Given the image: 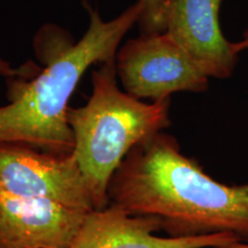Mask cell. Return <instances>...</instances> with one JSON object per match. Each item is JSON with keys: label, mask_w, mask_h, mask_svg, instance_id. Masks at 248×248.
<instances>
[{"label": "cell", "mask_w": 248, "mask_h": 248, "mask_svg": "<svg viewBox=\"0 0 248 248\" xmlns=\"http://www.w3.org/2000/svg\"><path fill=\"white\" fill-rule=\"evenodd\" d=\"M142 12L139 17L138 26L141 33L161 32L160 14L163 0H140Z\"/></svg>", "instance_id": "obj_9"}, {"label": "cell", "mask_w": 248, "mask_h": 248, "mask_svg": "<svg viewBox=\"0 0 248 248\" xmlns=\"http://www.w3.org/2000/svg\"><path fill=\"white\" fill-rule=\"evenodd\" d=\"M88 212L0 191V248H70Z\"/></svg>", "instance_id": "obj_7"}, {"label": "cell", "mask_w": 248, "mask_h": 248, "mask_svg": "<svg viewBox=\"0 0 248 248\" xmlns=\"http://www.w3.org/2000/svg\"><path fill=\"white\" fill-rule=\"evenodd\" d=\"M92 93L84 106L70 107L68 123L75 155L95 209L109 204L114 172L133 147L170 125V98L144 102L117 84L115 61L92 71Z\"/></svg>", "instance_id": "obj_3"}, {"label": "cell", "mask_w": 248, "mask_h": 248, "mask_svg": "<svg viewBox=\"0 0 248 248\" xmlns=\"http://www.w3.org/2000/svg\"><path fill=\"white\" fill-rule=\"evenodd\" d=\"M18 73H20V68H18V69H15V68L12 67L7 61L2 60V59L0 58V75L5 76L6 78H9V77L16 76Z\"/></svg>", "instance_id": "obj_10"}, {"label": "cell", "mask_w": 248, "mask_h": 248, "mask_svg": "<svg viewBox=\"0 0 248 248\" xmlns=\"http://www.w3.org/2000/svg\"><path fill=\"white\" fill-rule=\"evenodd\" d=\"M241 44H243V47L244 49L248 48V27L246 28V30L244 31V38L243 40H240Z\"/></svg>", "instance_id": "obj_12"}, {"label": "cell", "mask_w": 248, "mask_h": 248, "mask_svg": "<svg viewBox=\"0 0 248 248\" xmlns=\"http://www.w3.org/2000/svg\"><path fill=\"white\" fill-rule=\"evenodd\" d=\"M89 24L78 42L40 51L45 68L7 78L8 102L0 106V141L21 142L47 153L70 155L75 147L68 123L69 100L93 64L115 61L123 38L138 23L140 0L109 21L86 2Z\"/></svg>", "instance_id": "obj_2"}, {"label": "cell", "mask_w": 248, "mask_h": 248, "mask_svg": "<svg viewBox=\"0 0 248 248\" xmlns=\"http://www.w3.org/2000/svg\"><path fill=\"white\" fill-rule=\"evenodd\" d=\"M117 77L124 91L137 99H169L177 92H204L209 77L167 32L141 33L116 53Z\"/></svg>", "instance_id": "obj_4"}, {"label": "cell", "mask_w": 248, "mask_h": 248, "mask_svg": "<svg viewBox=\"0 0 248 248\" xmlns=\"http://www.w3.org/2000/svg\"><path fill=\"white\" fill-rule=\"evenodd\" d=\"M108 198L130 215L156 218L168 237L232 233L248 240V184L215 181L163 131L126 155Z\"/></svg>", "instance_id": "obj_1"}, {"label": "cell", "mask_w": 248, "mask_h": 248, "mask_svg": "<svg viewBox=\"0 0 248 248\" xmlns=\"http://www.w3.org/2000/svg\"><path fill=\"white\" fill-rule=\"evenodd\" d=\"M0 191L95 210L75 155H55L21 142L0 141Z\"/></svg>", "instance_id": "obj_5"}, {"label": "cell", "mask_w": 248, "mask_h": 248, "mask_svg": "<svg viewBox=\"0 0 248 248\" xmlns=\"http://www.w3.org/2000/svg\"><path fill=\"white\" fill-rule=\"evenodd\" d=\"M160 223L151 216L130 215L114 204L86 214L70 248H210L240 240L232 233L199 237H159Z\"/></svg>", "instance_id": "obj_8"}, {"label": "cell", "mask_w": 248, "mask_h": 248, "mask_svg": "<svg viewBox=\"0 0 248 248\" xmlns=\"http://www.w3.org/2000/svg\"><path fill=\"white\" fill-rule=\"evenodd\" d=\"M210 248H248V243H244V241L241 240H237L225 245H221V246H215Z\"/></svg>", "instance_id": "obj_11"}, {"label": "cell", "mask_w": 248, "mask_h": 248, "mask_svg": "<svg viewBox=\"0 0 248 248\" xmlns=\"http://www.w3.org/2000/svg\"><path fill=\"white\" fill-rule=\"evenodd\" d=\"M223 0H163L160 31L167 32L197 62L209 78H228L238 57L245 51L241 42L225 38L219 23Z\"/></svg>", "instance_id": "obj_6"}]
</instances>
